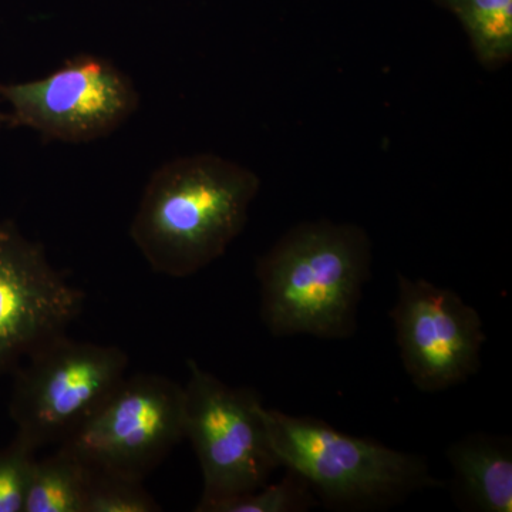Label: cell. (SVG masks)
<instances>
[{
  "instance_id": "6da1fadb",
  "label": "cell",
  "mask_w": 512,
  "mask_h": 512,
  "mask_svg": "<svg viewBox=\"0 0 512 512\" xmlns=\"http://www.w3.org/2000/svg\"><path fill=\"white\" fill-rule=\"evenodd\" d=\"M261 190L251 168L212 153L174 158L151 174L130 238L156 274L183 279L227 252Z\"/></svg>"
},
{
  "instance_id": "7a4b0ae2",
  "label": "cell",
  "mask_w": 512,
  "mask_h": 512,
  "mask_svg": "<svg viewBox=\"0 0 512 512\" xmlns=\"http://www.w3.org/2000/svg\"><path fill=\"white\" fill-rule=\"evenodd\" d=\"M372 258L359 225L320 220L289 229L256 262L266 329L276 338H352Z\"/></svg>"
},
{
  "instance_id": "3957f363",
  "label": "cell",
  "mask_w": 512,
  "mask_h": 512,
  "mask_svg": "<svg viewBox=\"0 0 512 512\" xmlns=\"http://www.w3.org/2000/svg\"><path fill=\"white\" fill-rule=\"evenodd\" d=\"M261 414L281 467L301 476L325 504L362 510L440 485L414 454L350 436L315 417L265 406Z\"/></svg>"
},
{
  "instance_id": "277c9868",
  "label": "cell",
  "mask_w": 512,
  "mask_h": 512,
  "mask_svg": "<svg viewBox=\"0 0 512 512\" xmlns=\"http://www.w3.org/2000/svg\"><path fill=\"white\" fill-rule=\"evenodd\" d=\"M130 359L113 345L50 340L13 372L9 416L16 436L40 450L60 444L126 377Z\"/></svg>"
},
{
  "instance_id": "5b68a950",
  "label": "cell",
  "mask_w": 512,
  "mask_h": 512,
  "mask_svg": "<svg viewBox=\"0 0 512 512\" xmlns=\"http://www.w3.org/2000/svg\"><path fill=\"white\" fill-rule=\"evenodd\" d=\"M187 366L184 439L197 454L204 480L198 511L262 487L281 464L269 443L258 394L228 386L195 360Z\"/></svg>"
},
{
  "instance_id": "8992f818",
  "label": "cell",
  "mask_w": 512,
  "mask_h": 512,
  "mask_svg": "<svg viewBox=\"0 0 512 512\" xmlns=\"http://www.w3.org/2000/svg\"><path fill=\"white\" fill-rule=\"evenodd\" d=\"M3 120L45 141L82 144L119 130L140 107L136 84L109 59L79 55L42 79L0 83Z\"/></svg>"
},
{
  "instance_id": "52a82bcc",
  "label": "cell",
  "mask_w": 512,
  "mask_h": 512,
  "mask_svg": "<svg viewBox=\"0 0 512 512\" xmlns=\"http://www.w3.org/2000/svg\"><path fill=\"white\" fill-rule=\"evenodd\" d=\"M184 439V387L160 375L124 377L59 447L94 470L144 481Z\"/></svg>"
},
{
  "instance_id": "ba28073f",
  "label": "cell",
  "mask_w": 512,
  "mask_h": 512,
  "mask_svg": "<svg viewBox=\"0 0 512 512\" xmlns=\"http://www.w3.org/2000/svg\"><path fill=\"white\" fill-rule=\"evenodd\" d=\"M390 316L404 369L421 392H443L480 369L483 320L453 289L400 274Z\"/></svg>"
},
{
  "instance_id": "9c48e42d",
  "label": "cell",
  "mask_w": 512,
  "mask_h": 512,
  "mask_svg": "<svg viewBox=\"0 0 512 512\" xmlns=\"http://www.w3.org/2000/svg\"><path fill=\"white\" fill-rule=\"evenodd\" d=\"M84 301L82 289L57 271L42 244L15 222L0 221V377L66 335Z\"/></svg>"
},
{
  "instance_id": "30bf717a",
  "label": "cell",
  "mask_w": 512,
  "mask_h": 512,
  "mask_svg": "<svg viewBox=\"0 0 512 512\" xmlns=\"http://www.w3.org/2000/svg\"><path fill=\"white\" fill-rule=\"evenodd\" d=\"M461 505L477 512H512V451L507 440L474 434L447 450Z\"/></svg>"
},
{
  "instance_id": "8fae6325",
  "label": "cell",
  "mask_w": 512,
  "mask_h": 512,
  "mask_svg": "<svg viewBox=\"0 0 512 512\" xmlns=\"http://www.w3.org/2000/svg\"><path fill=\"white\" fill-rule=\"evenodd\" d=\"M93 468L59 447L36 458L23 512H84Z\"/></svg>"
},
{
  "instance_id": "7c38bea8",
  "label": "cell",
  "mask_w": 512,
  "mask_h": 512,
  "mask_svg": "<svg viewBox=\"0 0 512 512\" xmlns=\"http://www.w3.org/2000/svg\"><path fill=\"white\" fill-rule=\"evenodd\" d=\"M456 16L478 63L498 72L512 60V0H431Z\"/></svg>"
},
{
  "instance_id": "4fadbf2b",
  "label": "cell",
  "mask_w": 512,
  "mask_h": 512,
  "mask_svg": "<svg viewBox=\"0 0 512 512\" xmlns=\"http://www.w3.org/2000/svg\"><path fill=\"white\" fill-rule=\"evenodd\" d=\"M318 503L306 481L288 470L279 483L215 501L197 512H302Z\"/></svg>"
},
{
  "instance_id": "5bb4252c",
  "label": "cell",
  "mask_w": 512,
  "mask_h": 512,
  "mask_svg": "<svg viewBox=\"0 0 512 512\" xmlns=\"http://www.w3.org/2000/svg\"><path fill=\"white\" fill-rule=\"evenodd\" d=\"M163 510L143 481L94 470L84 512H158Z\"/></svg>"
},
{
  "instance_id": "9a60e30c",
  "label": "cell",
  "mask_w": 512,
  "mask_h": 512,
  "mask_svg": "<svg viewBox=\"0 0 512 512\" xmlns=\"http://www.w3.org/2000/svg\"><path fill=\"white\" fill-rule=\"evenodd\" d=\"M36 453L16 434L0 448V512H23Z\"/></svg>"
},
{
  "instance_id": "2e32d148",
  "label": "cell",
  "mask_w": 512,
  "mask_h": 512,
  "mask_svg": "<svg viewBox=\"0 0 512 512\" xmlns=\"http://www.w3.org/2000/svg\"><path fill=\"white\" fill-rule=\"evenodd\" d=\"M3 121H5V120H3V114H2V113H0V126H2Z\"/></svg>"
}]
</instances>
